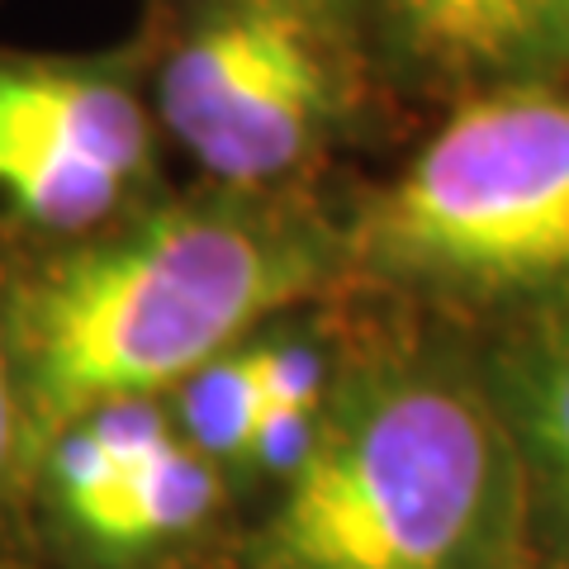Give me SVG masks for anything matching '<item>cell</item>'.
Here are the masks:
<instances>
[{"mask_svg":"<svg viewBox=\"0 0 569 569\" xmlns=\"http://www.w3.org/2000/svg\"><path fill=\"white\" fill-rule=\"evenodd\" d=\"M313 276V247L295 228L238 204L157 209L86 242L14 318L29 437L190 380Z\"/></svg>","mask_w":569,"mask_h":569,"instance_id":"cell-1","label":"cell"},{"mask_svg":"<svg viewBox=\"0 0 569 569\" xmlns=\"http://www.w3.org/2000/svg\"><path fill=\"white\" fill-rule=\"evenodd\" d=\"M518 451L460 380L380 370L342 389L266 527V569H489Z\"/></svg>","mask_w":569,"mask_h":569,"instance_id":"cell-2","label":"cell"},{"mask_svg":"<svg viewBox=\"0 0 569 569\" xmlns=\"http://www.w3.org/2000/svg\"><path fill=\"white\" fill-rule=\"evenodd\" d=\"M366 252L389 271L475 290H569V96H470L380 200Z\"/></svg>","mask_w":569,"mask_h":569,"instance_id":"cell-3","label":"cell"},{"mask_svg":"<svg viewBox=\"0 0 569 569\" xmlns=\"http://www.w3.org/2000/svg\"><path fill=\"white\" fill-rule=\"evenodd\" d=\"M347 0H194L157 71V119L223 186L280 181L356 100Z\"/></svg>","mask_w":569,"mask_h":569,"instance_id":"cell-4","label":"cell"},{"mask_svg":"<svg viewBox=\"0 0 569 569\" xmlns=\"http://www.w3.org/2000/svg\"><path fill=\"white\" fill-rule=\"evenodd\" d=\"M152 162V110L119 67L0 52V200L24 223L81 233Z\"/></svg>","mask_w":569,"mask_h":569,"instance_id":"cell-5","label":"cell"},{"mask_svg":"<svg viewBox=\"0 0 569 569\" xmlns=\"http://www.w3.org/2000/svg\"><path fill=\"white\" fill-rule=\"evenodd\" d=\"M361 6L389 48L422 77L470 96L537 86L565 67L556 0H347Z\"/></svg>","mask_w":569,"mask_h":569,"instance_id":"cell-6","label":"cell"},{"mask_svg":"<svg viewBox=\"0 0 569 569\" xmlns=\"http://www.w3.org/2000/svg\"><path fill=\"white\" fill-rule=\"evenodd\" d=\"M219 503L213 460L181 441H167L133 470H119L110 485L62 508L67 527L100 550H148L157 541L186 537Z\"/></svg>","mask_w":569,"mask_h":569,"instance_id":"cell-7","label":"cell"},{"mask_svg":"<svg viewBox=\"0 0 569 569\" xmlns=\"http://www.w3.org/2000/svg\"><path fill=\"white\" fill-rule=\"evenodd\" d=\"M503 427L569 531V309L541 318L503 361Z\"/></svg>","mask_w":569,"mask_h":569,"instance_id":"cell-8","label":"cell"},{"mask_svg":"<svg viewBox=\"0 0 569 569\" xmlns=\"http://www.w3.org/2000/svg\"><path fill=\"white\" fill-rule=\"evenodd\" d=\"M181 408H186V427L194 437V451L204 456H228L247 447V432L261 413L257 403V389H252V376H247V361L233 356V361H209L204 370H194L186 380V395H181Z\"/></svg>","mask_w":569,"mask_h":569,"instance_id":"cell-9","label":"cell"},{"mask_svg":"<svg viewBox=\"0 0 569 569\" xmlns=\"http://www.w3.org/2000/svg\"><path fill=\"white\" fill-rule=\"evenodd\" d=\"M242 361L261 408H318V395H323V361H318V351L299 342H276V347L242 351Z\"/></svg>","mask_w":569,"mask_h":569,"instance_id":"cell-10","label":"cell"},{"mask_svg":"<svg viewBox=\"0 0 569 569\" xmlns=\"http://www.w3.org/2000/svg\"><path fill=\"white\" fill-rule=\"evenodd\" d=\"M313 427H318V408H261L252 432H247L242 456H252L266 470L295 475V466L305 460L313 441Z\"/></svg>","mask_w":569,"mask_h":569,"instance_id":"cell-11","label":"cell"},{"mask_svg":"<svg viewBox=\"0 0 569 569\" xmlns=\"http://www.w3.org/2000/svg\"><path fill=\"white\" fill-rule=\"evenodd\" d=\"M24 399H20V376H14V351L6 347L0 332V498H6L14 466H20V447H24Z\"/></svg>","mask_w":569,"mask_h":569,"instance_id":"cell-12","label":"cell"}]
</instances>
